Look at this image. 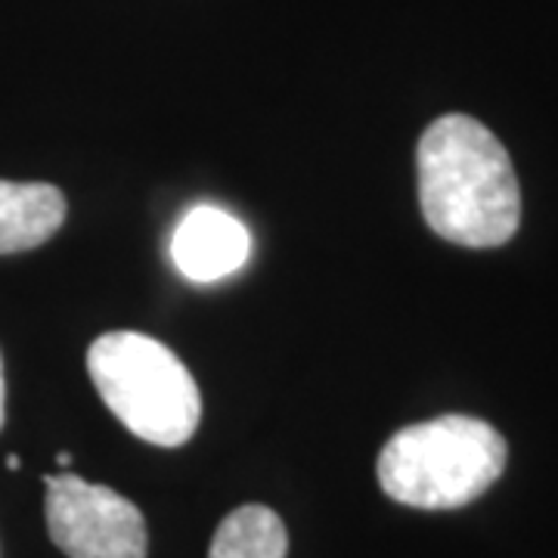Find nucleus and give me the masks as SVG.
Instances as JSON below:
<instances>
[{
  "label": "nucleus",
  "mask_w": 558,
  "mask_h": 558,
  "mask_svg": "<svg viewBox=\"0 0 558 558\" xmlns=\"http://www.w3.org/2000/svg\"><path fill=\"white\" fill-rule=\"evenodd\" d=\"M44 484L47 531L65 556L146 558V519L131 499L78 475H44Z\"/></svg>",
  "instance_id": "4"
},
{
  "label": "nucleus",
  "mask_w": 558,
  "mask_h": 558,
  "mask_svg": "<svg viewBox=\"0 0 558 558\" xmlns=\"http://www.w3.org/2000/svg\"><path fill=\"white\" fill-rule=\"evenodd\" d=\"M7 469L10 472H20V457H7Z\"/></svg>",
  "instance_id": "9"
},
{
  "label": "nucleus",
  "mask_w": 558,
  "mask_h": 558,
  "mask_svg": "<svg viewBox=\"0 0 558 558\" xmlns=\"http://www.w3.org/2000/svg\"><path fill=\"white\" fill-rule=\"evenodd\" d=\"M57 462H60L62 469H65V465L72 462V453H60V457H57Z\"/></svg>",
  "instance_id": "10"
},
{
  "label": "nucleus",
  "mask_w": 558,
  "mask_h": 558,
  "mask_svg": "<svg viewBox=\"0 0 558 558\" xmlns=\"http://www.w3.org/2000/svg\"><path fill=\"white\" fill-rule=\"evenodd\" d=\"M87 373L121 425L156 447H180L202 418L199 385L183 360L143 332H106L87 351Z\"/></svg>",
  "instance_id": "3"
},
{
  "label": "nucleus",
  "mask_w": 558,
  "mask_h": 558,
  "mask_svg": "<svg viewBox=\"0 0 558 558\" xmlns=\"http://www.w3.org/2000/svg\"><path fill=\"white\" fill-rule=\"evenodd\" d=\"M509 447L490 422L438 416L400 428L381 447L376 475L400 506L444 512L484 497L506 472Z\"/></svg>",
  "instance_id": "2"
},
{
  "label": "nucleus",
  "mask_w": 558,
  "mask_h": 558,
  "mask_svg": "<svg viewBox=\"0 0 558 558\" xmlns=\"http://www.w3.org/2000/svg\"><path fill=\"white\" fill-rule=\"evenodd\" d=\"M65 220V196L50 183L0 180V255L38 248Z\"/></svg>",
  "instance_id": "6"
},
{
  "label": "nucleus",
  "mask_w": 558,
  "mask_h": 558,
  "mask_svg": "<svg viewBox=\"0 0 558 558\" xmlns=\"http://www.w3.org/2000/svg\"><path fill=\"white\" fill-rule=\"evenodd\" d=\"M7 385H3V360H0V428H3V418H7Z\"/></svg>",
  "instance_id": "8"
},
{
  "label": "nucleus",
  "mask_w": 558,
  "mask_h": 558,
  "mask_svg": "<svg viewBox=\"0 0 558 558\" xmlns=\"http://www.w3.org/2000/svg\"><path fill=\"white\" fill-rule=\"evenodd\" d=\"M286 524L267 506H240L220 521L208 558H286Z\"/></svg>",
  "instance_id": "7"
},
{
  "label": "nucleus",
  "mask_w": 558,
  "mask_h": 558,
  "mask_svg": "<svg viewBox=\"0 0 558 558\" xmlns=\"http://www.w3.org/2000/svg\"><path fill=\"white\" fill-rule=\"evenodd\" d=\"M178 270L193 282H218L233 277L252 255L245 223L215 205H199L178 223L171 242Z\"/></svg>",
  "instance_id": "5"
},
{
  "label": "nucleus",
  "mask_w": 558,
  "mask_h": 558,
  "mask_svg": "<svg viewBox=\"0 0 558 558\" xmlns=\"http://www.w3.org/2000/svg\"><path fill=\"white\" fill-rule=\"evenodd\" d=\"M422 218L440 240L497 248L521 223L512 159L478 119L444 116L425 128L416 149Z\"/></svg>",
  "instance_id": "1"
}]
</instances>
